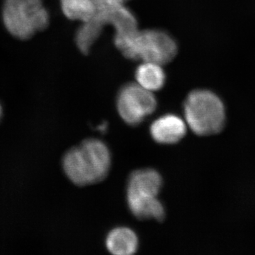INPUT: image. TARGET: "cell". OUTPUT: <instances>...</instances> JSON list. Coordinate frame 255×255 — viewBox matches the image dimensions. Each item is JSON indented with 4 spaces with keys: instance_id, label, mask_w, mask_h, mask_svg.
<instances>
[{
    "instance_id": "obj_1",
    "label": "cell",
    "mask_w": 255,
    "mask_h": 255,
    "mask_svg": "<svg viewBox=\"0 0 255 255\" xmlns=\"http://www.w3.org/2000/svg\"><path fill=\"white\" fill-rule=\"evenodd\" d=\"M112 164L110 149L98 139L90 138L72 147L63 159L64 172L80 187L102 182L108 175Z\"/></svg>"
},
{
    "instance_id": "obj_2",
    "label": "cell",
    "mask_w": 255,
    "mask_h": 255,
    "mask_svg": "<svg viewBox=\"0 0 255 255\" xmlns=\"http://www.w3.org/2000/svg\"><path fill=\"white\" fill-rule=\"evenodd\" d=\"M114 43L128 59L164 65L170 63L177 53L173 38L158 29H137L127 34L114 36Z\"/></svg>"
},
{
    "instance_id": "obj_3",
    "label": "cell",
    "mask_w": 255,
    "mask_h": 255,
    "mask_svg": "<svg viewBox=\"0 0 255 255\" xmlns=\"http://www.w3.org/2000/svg\"><path fill=\"white\" fill-rule=\"evenodd\" d=\"M184 114L188 127L200 136L221 132L226 124V109L222 100L209 90L190 92L184 102Z\"/></svg>"
},
{
    "instance_id": "obj_4",
    "label": "cell",
    "mask_w": 255,
    "mask_h": 255,
    "mask_svg": "<svg viewBox=\"0 0 255 255\" xmlns=\"http://www.w3.org/2000/svg\"><path fill=\"white\" fill-rule=\"evenodd\" d=\"M2 18L10 34L20 40L29 39L50 23L42 0H4Z\"/></svg>"
},
{
    "instance_id": "obj_5",
    "label": "cell",
    "mask_w": 255,
    "mask_h": 255,
    "mask_svg": "<svg viewBox=\"0 0 255 255\" xmlns=\"http://www.w3.org/2000/svg\"><path fill=\"white\" fill-rule=\"evenodd\" d=\"M153 92L140 85L128 83L121 88L117 96V107L120 117L130 126H137L157 109Z\"/></svg>"
},
{
    "instance_id": "obj_6",
    "label": "cell",
    "mask_w": 255,
    "mask_h": 255,
    "mask_svg": "<svg viewBox=\"0 0 255 255\" xmlns=\"http://www.w3.org/2000/svg\"><path fill=\"white\" fill-rule=\"evenodd\" d=\"M185 121L174 114H167L156 119L150 126L151 136L155 142L172 145L180 141L187 130Z\"/></svg>"
},
{
    "instance_id": "obj_7",
    "label": "cell",
    "mask_w": 255,
    "mask_h": 255,
    "mask_svg": "<svg viewBox=\"0 0 255 255\" xmlns=\"http://www.w3.org/2000/svg\"><path fill=\"white\" fill-rule=\"evenodd\" d=\"M162 187V179L158 172L152 169L134 171L128 181L127 194L157 196Z\"/></svg>"
},
{
    "instance_id": "obj_8",
    "label": "cell",
    "mask_w": 255,
    "mask_h": 255,
    "mask_svg": "<svg viewBox=\"0 0 255 255\" xmlns=\"http://www.w3.org/2000/svg\"><path fill=\"white\" fill-rule=\"evenodd\" d=\"M127 202L130 211L140 220L155 219L162 221L165 210L157 196H144L127 194Z\"/></svg>"
},
{
    "instance_id": "obj_9",
    "label": "cell",
    "mask_w": 255,
    "mask_h": 255,
    "mask_svg": "<svg viewBox=\"0 0 255 255\" xmlns=\"http://www.w3.org/2000/svg\"><path fill=\"white\" fill-rule=\"evenodd\" d=\"M106 246L112 254L131 255L136 253L138 239L136 234L130 228H114L107 236Z\"/></svg>"
},
{
    "instance_id": "obj_10",
    "label": "cell",
    "mask_w": 255,
    "mask_h": 255,
    "mask_svg": "<svg viewBox=\"0 0 255 255\" xmlns=\"http://www.w3.org/2000/svg\"><path fill=\"white\" fill-rule=\"evenodd\" d=\"M163 65L150 62H142L135 70V80L140 86L150 92L161 90L165 83Z\"/></svg>"
},
{
    "instance_id": "obj_11",
    "label": "cell",
    "mask_w": 255,
    "mask_h": 255,
    "mask_svg": "<svg viewBox=\"0 0 255 255\" xmlns=\"http://www.w3.org/2000/svg\"><path fill=\"white\" fill-rule=\"evenodd\" d=\"M60 6L67 18L82 23L90 21L97 12L93 0H60Z\"/></svg>"
},
{
    "instance_id": "obj_12",
    "label": "cell",
    "mask_w": 255,
    "mask_h": 255,
    "mask_svg": "<svg viewBox=\"0 0 255 255\" xmlns=\"http://www.w3.org/2000/svg\"><path fill=\"white\" fill-rule=\"evenodd\" d=\"M106 1L112 4L125 5L126 3L130 0H106Z\"/></svg>"
},
{
    "instance_id": "obj_13",
    "label": "cell",
    "mask_w": 255,
    "mask_h": 255,
    "mask_svg": "<svg viewBox=\"0 0 255 255\" xmlns=\"http://www.w3.org/2000/svg\"><path fill=\"white\" fill-rule=\"evenodd\" d=\"M1 106H0V117H1Z\"/></svg>"
}]
</instances>
